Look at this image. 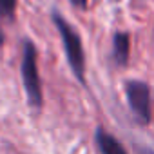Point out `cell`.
<instances>
[{"instance_id":"3","label":"cell","mask_w":154,"mask_h":154,"mask_svg":"<svg viewBox=\"0 0 154 154\" xmlns=\"http://www.w3.org/2000/svg\"><path fill=\"white\" fill-rule=\"evenodd\" d=\"M125 96L129 102V107L140 125H149L152 120V96H150V87L145 82L140 80H129L125 82Z\"/></svg>"},{"instance_id":"9","label":"cell","mask_w":154,"mask_h":154,"mask_svg":"<svg viewBox=\"0 0 154 154\" xmlns=\"http://www.w3.org/2000/svg\"><path fill=\"white\" fill-rule=\"evenodd\" d=\"M4 40H6V38H4V33H2V29H0V47L4 45Z\"/></svg>"},{"instance_id":"10","label":"cell","mask_w":154,"mask_h":154,"mask_svg":"<svg viewBox=\"0 0 154 154\" xmlns=\"http://www.w3.org/2000/svg\"><path fill=\"white\" fill-rule=\"evenodd\" d=\"M114 2H120V0H114Z\"/></svg>"},{"instance_id":"8","label":"cell","mask_w":154,"mask_h":154,"mask_svg":"<svg viewBox=\"0 0 154 154\" xmlns=\"http://www.w3.org/2000/svg\"><path fill=\"white\" fill-rule=\"evenodd\" d=\"M136 154H154V150H150V149H147V147H136Z\"/></svg>"},{"instance_id":"5","label":"cell","mask_w":154,"mask_h":154,"mask_svg":"<svg viewBox=\"0 0 154 154\" xmlns=\"http://www.w3.org/2000/svg\"><path fill=\"white\" fill-rule=\"evenodd\" d=\"M94 141H96V145H98L102 154H127L123 145L112 134H109L103 127H98L94 131Z\"/></svg>"},{"instance_id":"7","label":"cell","mask_w":154,"mask_h":154,"mask_svg":"<svg viewBox=\"0 0 154 154\" xmlns=\"http://www.w3.org/2000/svg\"><path fill=\"white\" fill-rule=\"evenodd\" d=\"M69 2H71L74 8H80V9H85V8H87V0H69Z\"/></svg>"},{"instance_id":"1","label":"cell","mask_w":154,"mask_h":154,"mask_svg":"<svg viewBox=\"0 0 154 154\" xmlns=\"http://www.w3.org/2000/svg\"><path fill=\"white\" fill-rule=\"evenodd\" d=\"M51 18H53L54 27H56L58 33H60L67 63H69L72 74L76 76V80L84 85V84H85V54H84L82 38H80L78 33L74 31V27H72L58 11H53V13H51Z\"/></svg>"},{"instance_id":"2","label":"cell","mask_w":154,"mask_h":154,"mask_svg":"<svg viewBox=\"0 0 154 154\" xmlns=\"http://www.w3.org/2000/svg\"><path fill=\"white\" fill-rule=\"evenodd\" d=\"M20 72H22V84L29 105L33 109H40L44 105V93H42V82L38 74V53L31 40H24Z\"/></svg>"},{"instance_id":"4","label":"cell","mask_w":154,"mask_h":154,"mask_svg":"<svg viewBox=\"0 0 154 154\" xmlns=\"http://www.w3.org/2000/svg\"><path fill=\"white\" fill-rule=\"evenodd\" d=\"M131 56V35L125 31H118L112 36V62L118 67H125Z\"/></svg>"},{"instance_id":"6","label":"cell","mask_w":154,"mask_h":154,"mask_svg":"<svg viewBox=\"0 0 154 154\" xmlns=\"http://www.w3.org/2000/svg\"><path fill=\"white\" fill-rule=\"evenodd\" d=\"M17 2L18 0H0V18L13 22L17 13Z\"/></svg>"}]
</instances>
